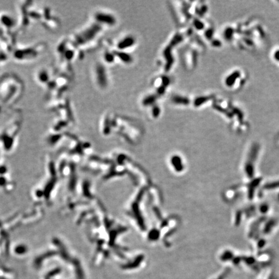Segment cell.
<instances>
[{
  "instance_id": "1",
  "label": "cell",
  "mask_w": 279,
  "mask_h": 279,
  "mask_svg": "<svg viewBox=\"0 0 279 279\" xmlns=\"http://www.w3.org/2000/svg\"><path fill=\"white\" fill-rule=\"evenodd\" d=\"M14 188L11 174L5 161L0 159V189L4 193L11 192Z\"/></svg>"
},
{
  "instance_id": "2",
  "label": "cell",
  "mask_w": 279,
  "mask_h": 279,
  "mask_svg": "<svg viewBox=\"0 0 279 279\" xmlns=\"http://www.w3.org/2000/svg\"><path fill=\"white\" fill-rule=\"evenodd\" d=\"M133 39L132 38H126L125 39H123V40H122L120 42L118 43V48H126L127 47H129V46H131L132 44H133Z\"/></svg>"
}]
</instances>
